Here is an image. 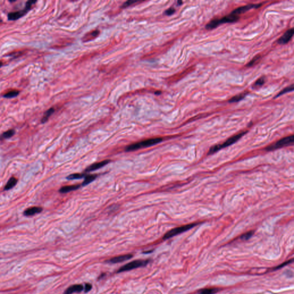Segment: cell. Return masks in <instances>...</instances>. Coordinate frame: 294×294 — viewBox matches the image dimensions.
Instances as JSON below:
<instances>
[{
    "instance_id": "13",
    "label": "cell",
    "mask_w": 294,
    "mask_h": 294,
    "mask_svg": "<svg viewBox=\"0 0 294 294\" xmlns=\"http://www.w3.org/2000/svg\"><path fill=\"white\" fill-rule=\"evenodd\" d=\"M84 290L83 286L82 284H74L68 287L64 294H72L74 293H80Z\"/></svg>"
},
{
    "instance_id": "33",
    "label": "cell",
    "mask_w": 294,
    "mask_h": 294,
    "mask_svg": "<svg viewBox=\"0 0 294 294\" xmlns=\"http://www.w3.org/2000/svg\"><path fill=\"white\" fill-rule=\"evenodd\" d=\"M1 22V20H0V22Z\"/></svg>"
},
{
    "instance_id": "20",
    "label": "cell",
    "mask_w": 294,
    "mask_h": 294,
    "mask_svg": "<svg viewBox=\"0 0 294 294\" xmlns=\"http://www.w3.org/2000/svg\"><path fill=\"white\" fill-rule=\"evenodd\" d=\"M218 291L217 288H206L201 290L199 291V294H214Z\"/></svg>"
},
{
    "instance_id": "32",
    "label": "cell",
    "mask_w": 294,
    "mask_h": 294,
    "mask_svg": "<svg viewBox=\"0 0 294 294\" xmlns=\"http://www.w3.org/2000/svg\"><path fill=\"white\" fill-rule=\"evenodd\" d=\"M2 65V63L1 62H0V67Z\"/></svg>"
},
{
    "instance_id": "15",
    "label": "cell",
    "mask_w": 294,
    "mask_h": 294,
    "mask_svg": "<svg viewBox=\"0 0 294 294\" xmlns=\"http://www.w3.org/2000/svg\"><path fill=\"white\" fill-rule=\"evenodd\" d=\"M81 187V185H65L61 187L59 190L60 193H67L72 191L76 190Z\"/></svg>"
},
{
    "instance_id": "25",
    "label": "cell",
    "mask_w": 294,
    "mask_h": 294,
    "mask_svg": "<svg viewBox=\"0 0 294 294\" xmlns=\"http://www.w3.org/2000/svg\"><path fill=\"white\" fill-rule=\"evenodd\" d=\"M141 2H142V1H128L125 2L123 4L122 8H128L129 6H131V5H134L136 4H140Z\"/></svg>"
},
{
    "instance_id": "12",
    "label": "cell",
    "mask_w": 294,
    "mask_h": 294,
    "mask_svg": "<svg viewBox=\"0 0 294 294\" xmlns=\"http://www.w3.org/2000/svg\"><path fill=\"white\" fill-rule=\"evenodd\" d=\"M109 162H110V160H104V161H102V162H100L98 163L93 164L87 167L86 170H85V173H90V172H91L93 171H96L97 170H98V169L103 167L104 166L106 165V164L109 163Z\"/></svg>"
},
{
    "instance_id": "1",
    "label": "cell",
    "mask_w": 294,
    "mask_h": 294,
    "mask_svg": "<svg viewBox=\"0 0 294 294\" xmlns=\"http://www.w3.org/2000/svg\"><path fill=\"white\" fill-rule=\"evenodd\" d=\"M162 141H163V139L160 138V137L149 139H147L145 140H143L142 142H138L136 143L131 144L126 147L125 150L128 152L134 151L138 150L142 148H145V147H151L153 145H155L158 143H160Z\"/></svg>"
},
{
    "instance_id": "23",
    "label": "cell",
    "mask_w": 294,
    "mask_h": 294,
    "mask_svg": "<svg viewBox=\"0 0 294 294\" xmlns=\"http://www.w3.org/2000/svg\"><path fill=\"white\" fill-rule=\"evenodd\" d=\"M86 175L85 174H73L70 175L67 177V179L69 180H73V179H81L83 178H85Z\"/></svg>"
},
{
    "instance_id": "26",
    "label": "cell",
    "mask_w": 294,
    "mask_h": 294,
    "mask_svg": "<svg viewBox=\"0 0 294 294\" xmlns=\"http://www.w3.org/2000/svg\"><path fill=\"white\" fill-rule=\"evenodd\" d=\"M265 82V79L264 78H260V79H259L257 81H256V82L254 83V85H253V87H261L262 85H264Z\"/></svg>"
},
{
    "instance_id": "2",
    "label": "cell",
    "mask_w": 294,
    "mask_h": 294,
    "mask_svg": "<svg viewBox=\"0 0 294 294\" xmlns=\"http://www.w3.org/2000/svg\"><path fill=\"white\" fill-rule=\"evenodd\" d=\"M247 133V132H241V133H239V134H237L236 135H234V136L231 137L230 138L228 139L226 142H224V143H222L221 144L216 145L212 147L210 149V150H209L208 155L213 154L214 153L217 152L219 150H221V149H222L224 148H226V147H228L229 145H231V144H234V142H237L239 139H240Z\"/></svg>"
},
{
    "instance_id": "27",
    "label": "cell",
    "mask_w": 294,
    "mask_h": 294,
    "mask_svg": "<svg viewBox=\"0 0 294 294\" xmlns=\"http://www.w3.org/2000/svg\"><path fill=\"white\" fill-rule=\"evenodd\" d=\"M253 231H249V232L243 234L241 238L244 240H248L253 236Z\"/></svg>"
},
{
    "instance_id": "29",
    "label": "cell",
    "mask_w": 294,
    "mask_h": 294,
    "mask_svg": "<svg viewBox=\"0 0 294 294\" xmlns=\"http://www.w3.org/2000/svg\"><path fill=\"white\" fill-rule=\"evenodd\" d=\"M293 259H291V260H289V261H288V262H284V263H283V264H282V265H279V266H278L277 267L275 268V270H278V269H280V268H283V267H284L285 265H286L288 264L289 263H291V262H293Z\"/></svg>"
},
{
    "instance_id": "7",
    "label": "cell",
    "mask_w": 294,
    "mask_h": 294,
    "mask_svg": "<svg viewBox=\"0 0 294 294\" xmlns=\"http://www.w3.org/2000/svg\"><path fill=\"white\" fill-rule=\"evenodd\" d=\"M196 225H197V224H191L185 225H183L182 226L175 228L174 229H173L172 230H170L166 234H165V235L164 236L163 239L164 240H167V239H170V238L175 236L179 234L183 233L185 231H186L194 228Z\"/></svg>"
},
{
    "instance_id": "21",
    "label": "cell",
    "mask_w": 294,
    "mask_h": 294,
    "mask_svg": "<svg viewBox=\"0 0 294 294\" xmlns=\"http://www.w3.org/2000/svg\"><path fill=\"white\" fill-rule=\"evenodd\" d=\"M19 94V91L18 90H12V91L6 93V94H5L3 96V97L4 98H12L17 97Z\"/></svg>"
},
{
    "instance_id": "14",
    "label": "cell",
    "mask_w": 294,
    "mask_h": 294,
    "mask_svg": "<svg viewBox=\"0 0 294 294\" xmlns=\"http://www.w3.org/2000/svg\"><path fill=\"white\" fill-rule=\"evenodd\" d=\"M43 211V208L40 207H32L27 208L24 212L25 216H32L36 214H39Z\"/></svg>"
},
{
    "instance_id": "11",
    "label": "cell",
    "mask_w": 294,
    "mask_h": 294,
    "mask_svg": "<svg viewBox=\"0 0 294 294\" xmlns=\"http://www.w3.org/2000/svg\"><path fill=\"white\" fill-rule=\"evenodd\" d=\"M100 33V31L99 30H93L90 32H88L86 34H85L83 37L82 39V40L83 43L88 42L90 41H91L95 39H96L99 35Z\"/></svg>"
},
{
    "instance_id": "17",
    "label": "cell",
    "mask_w": 294,
    "mask_h": 294,
    "mask_svg": "<svg viewBox=\"0 0 294 294\" xmlns=\"http://www.w3.org/2000/svg\"><path fill=\"white\" fill-rule=\"evenodd\" d=\"M97 175H86V176L85 177V180L83 182L82 185L85 186V185L90 184V183H91L93 180H94L97 178Z\"/></svg>"
},
{
    "instance_id": "22",
    "label": "cell",
    "mask_w": 294,
    "mask_h": 294,
    "mask_svg": "<svg viewBox=\"0 0 294 294\" xmlns=\"http://www.w3.org/2000/svg\"><path fill=\"white\" fill-rule=\"evenodd\" d=\"M247 94V93H242V94H240L239 95L236 96L234 97L231 98L229 100V102H231V103L239 102V101H240L241 99H242L243 98H244Z\"/></svg>"
},
{
    "instance_id": "3",
    "label": "cell",
    "mask_w": 294,
    "mask_h": 294,
    "mask_svg": "<svg viewBox=\"0 0 294 294\" xmlns=\"http://www.w3.org/2000/svg\"><path fill=\"white\" fill-rule=\"evenodd\" d=\"M240 17L234 16L230 13L229 15L222 17L221 19H216L209 22L206 25V28L208 30H211L216 28L219 25L224 23H230L237 22L239 19Z\"/></svg>"
},
{
    "instance_id": "8",
    "label": "cell",
    "mask_w": 294,
    "mask_h": 294,
    "mask_svg": "<svg viewBox=\"0 0 294 294\" xmlns=\"http://www.w3.org/2000/svg\"><path fill=\"white\" fill-rule=\"evenodd\" d=\"M262 4H249L245 6H241L234 9L231 13L234 16L239 17L240 14L250 10L252 8H257L261 6Z\"/></svg>"
},
{
    "instance_id": "24",
    "label": "cell",
    "mask_w": 294,
    "mask_h": 294,
    "mask_svg": "<svg viewBox=\"0 0 294 294\" xmlns=\"http://www.w3.org/2000/svg\"><path fill=\"white\" fill-rule=\"evenodd\" d=\"M293 90H294V86H293V85H292L291 86L286 87L285 88L283 89L282 91H280V93H279V94L276 96V97H275V98H277V97H279V96H282V95H283V94H285V93H288V92L292 91H293Z\"/></svg>"
},
{
    "instance_id": "6",
    "label": "cell",
    "mask_w": 294,
    "mask_h": 294,
    "mask_svg": "<svg viewBox=\"0 0 294 294\" xmlns=\"http://www.w3.org/2000/svg\"><path fill=\"white\" fill-rule=\"evenodd\" d=\"M294 142V136H290L286 137H284L278 142H275V144H272L266 148V150L267 151H273L280 148H283L284 147H287L293 144Z\"/></svg>"
},
{
    "instance_id": "19",
    "label": "cell",
    "mask_w": 294,
    "mask_h": 294,
    "mask_svg": "<svg viewBox=\"0 0 294 294\" xmlns=\"http://www.w3.org/2000/svg\"><path fill=\"white\" fill-rule=\"evenodd\" d=\"M15 133V132L13 129H10L8 131L4 132L2 133V134L0 137V140H3V139H9L12 137Z\"/></svg>"
},
{
    "instance_id": "16",
    "label": "cell",
    "mask_w": 294,
    "mask_h": 294,
    "mask_svg": "<svg viewBox=\"0 0 294 294\" xmlns=\"http://www.w3.org/2000/svg\"><path fill=\"white\" fill-rule=\"evenodd\" d=\"M17 183V179L14 177H12L11 179L8 180L7 184L5 186V190H9L13 187H14Z\"/></svg>"
},
{
    "instance_id": "30",
    "label": "cell",
    "mask_w": 294,
    "mask_h": 294,
    "mask_svg": "<svg viewBox=\"0 0 294 294\" xmlns=\"http://www.w3.org/2000/svg\"><path fill=\"white\" fill-rule=\"evenodd\" d=\"M91 288H92V285H91V284H90L89 283L86 284V285H85V288H84V290H85V292L86 293H88V291H90L91 290Z\"/></svg>"
},
{
    "instance_id": "10",
    "label": "cell",
    "mask_w": 294,
    "mask_h": 294,
    "mask_svg": "<svg viewBox=\"0 0 294 294\" xmlns=\"http://www.w3.org/2000/svg\"><path fill=\"white\" fill-rule=\"evenodd\" d=\"M133 254H124V255H121L119 256L114 257L109 260H108L107 262L111 264H116V263H120L121 262H125L127 260H128L132 258Z\"/></svg>"
},
{
    "instance_id": "28",
    "label": "cell",
    "mask_w": 294,
    "mask_h": 294,
    "mask_svg": "<svg viewBox=\"0 0 294 294\" xmlns=\"http://www.w3.org/2000/svg\"><path fill=\"white\" fill-rule=\"evenodd\" d=\"M175 12V10L174 8H170L168 9L167 11H165V14L167 16H170V15L173 14Z\"/></svg>"
},
{
    "instance_id": "9",
    "label": "cell",
    "mask_w": 294,
    "mask_h": 294,
    "mask_svg": "<svg viewBox=\"0 0 294 294\" xmlns=\"http://www.w3.org/2000/svg\"><path fill=\"white\" fill-rule=\"evenodd\" d=\"M294 28L288 29L287 31L284 33L283 36L279 39L277 42L280 44H285L288 43L290 40L292 39L294 35Z\"/></svg>"
},
{
    "instance_id": "5",
    "label": "cell",
    "mask_w": 294,
    "mask_h": 294,
    "mask_svg": "<svg viewBox=\"0 0 294 294\" xmlns=\"http://www.w3.org/2000/svg\"><path fill=\"white\" fill-rule=\"evenodd\" d=\"M148 260H137L133 262H129L122 267L118 270L117 273L123 272L125 271H128L132 270L138 268L140 267H142L146 266L149 263Z\"/></svg>"
},
{
    "instance_id": "18",
    "label": "cell",
    "mask_w": 294,
    "mask_h": 294,
    "mask_svg": "<svg viewBox=\"0 0 294 294\" xmlns=\"http://www.w3.org/2000/svg\"><path fill=\"white\" fill-rule=\"evenodd\" d=\"M54 111L55 109L53 108H51L48 109L44 114L43 117L42 119V123L44 124V123L46 122L48 120V119L50 118V117L54 113Z\"/></svg>"
},
{
    "instance_id": "4",
    "label": "cell",
    "mask_w": 294,
    "mask_h": 294,
    "mask_svg": "<svg viewBox=\"0 0 294 294\" xmlns=\"http://www.w3.org/2000/svg\"><path fill=\"white\" fill-rule=\"evenodd\" d=\"M36 2V1H27L26 2V4H25V7L23 10L9 13L8 15V17L9 20L13 21V20H18L19 19L21 18L23 16H24L27 12H28V11L31 10L32 5L35 4Z\"/></svg>"
},
{
    "instance_id": "31",
    "label": "cell",
    "mask_w": 294,
    "mask_h": 294,
    "mask_svg": "<svg viewBox=\"0 0 294 294\" xmlns=\"http://www.w3.org/2000/svg\"><path fill=\"white\" fill-rule=\"evenodd\" d=\"M259 56H256V57H255V58L253 59V60H252L251 61V62H250L249 64H248V66H252V65H253V64L254 63V62H255L256 61H257V60L259 59Z\"/></svg>"
}]
</instances>
